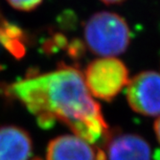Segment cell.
I'll use <instances>...</instances> for the list:
<instances>
[{
    "label": "cell",
    "instance_id": "cell-7",
    "mask_svg": "<svg viewBox=\"0 0 160 160\" xmlns=\"http://www.w3.org/2000/svg\"><path fill=\"white\" fill-rule=\"evenodd\" d=\"M33 143L25 129L16 126L0 127V160H29Z\"/></svg>",
    "mask_w": 160,
    "mask_h": 160
},
{
    "label": "cell",
    "instance_id": "cell-2",
    "mask_svg": "<svg viewBox=\"0 0 160 160\" xmlns=\"http://www.w3.org/2000/svg\"><path fill=\"white\" fill-rule=\"evenodd\" d=\"M83 37L91 53L103 58H114L126 52L132 34L124 18L105 11L94 13L87 19Z\"/></svg>",
    "mask_w": 160,
    "mask_h": 160
},
{
    "label": "cell",
    "instance_id": "cell-9",
    "mask_svg": "<svg viewBox=\"0 0 160 160\" xmlns=\"http://www.w3.org/2000/svg\"><path fill=\"white\" fill-rule=\"evenodd\" d=\"M13 8L22 12H31L38 8L43 0H6Z\"/></svg>",
    "mask_w": 160,
    "mask_h": 160
},
{
    "label": "cell",
    "instance_id": "cell-6",
    "mask_svg": "<svg viewBox=\"0 0 160 160\" xmlns=\"http://www.w3.org/2000/svg\"><path fill=\"white\" fill-rule=\"evenodd\" d=\"M105 146L107 160H152L149 143L136 134L108 132Z\"/></svg>",
    "mask_w": 160,
    "mask_h": 160
},
{
    "label": "cell",
    "instance_id": "cell-5",
    "mask_svg": "<svg viewBox=\"0 0 160 160\" xmlns=\"http://www.w3.org/2000/svg\"><path fill=\"white\" fill-rule=\"evenodd\" d=\"M46 160H107V155L77 135H62L50 141Z\"/></svg>",
    "mask_w": 160,
    "mask_h": 160
},
{
    "label": "cell",
    "instance_id": "cell-10",
    "mask_svg": "<svg viewBox=\"0 0 160 160\" xmlns=\"http://www.w3.org/2000/svg\"><path fill=\"white\" fill-rule=\"evenodd\" d=\"M154 132L156 133L158 141L160 142V116L157 118V120L154 123Z\"/></svg>",
    "mask_w": 160,
    "mask_h": 160
},
{
    "label": "cell",
    "instance_id": "cell-12",
    "mask_svg": "<svg viewBox=\"0 0 160 160\" xmlns=\"http://www.w3.org/2000/svg\"><path fill=\"white\" fill-rule=\"evenodd\" d=\"M33 160H41L40 158H35V159H33Z\"/></svg>",
    "mask_w": 160,
    "mask_h": 160
},
{
    "label": "cell",
    "instance_id": "cell-11",
    "mask_svg": "<svg viewBox=\"0 0 160 160\" xmlns=\"http://www.w3.org/2000/svg\"><path fill=\"white\" fill-rule=\"evenodd\" d=\"M102 2L105 3V4H108V5H113V4H121L127 0H101Z\"/></svg>",
    "mask_w": 160,
    "mask_h": 160
},
{
    "label": "cell",
    "instance_id": "cell-4",
    "mask_svg": "<svg viewBox=\"0 0 160 160\" xmlns=\"http://www.w3.org/2000/svg\"><path fill=\"white\" fill-rule=\"evenodd\" d=\"M127 99L135 112L147 115H160V74L144 71L134 76L127 85Z\"/></svg>",
    "mask_w": 160,
    "mask_h": 160
},
{
    "label": "cell",
    "instance_id": "cell-1",
    "mask_svg": "<svg viewBox=\"0 0 160 160\" xmlns=\"http://www.w3.org/2000/svg\"><path fill=\"white\" fill-rule=\"evenodd\" d=\"M8 92L35 115L42 128H51L60 121L91 144L108 132L100 105L92 99L82 72L75 67L62 65L48 73L27 77L11 84Z\"/></svg>",
    "mask_w": 160,
    "mask_h": 160
},
{
    "label": "cell",
    "instance_id": "cell-8",
    "mask_svg": "<svg viewBox=\"0 0 160 160\" xmlns=\"http://www.w3.org/2000/svg\"><path fill=\"white\" fill-rule=\"evenodd\" d=\"M24 32L6 20H0V42L16 58H20L25 52Z\"/></svg>",
    "mask_w": 160,
    "mask_h": 160
},
{
    "label": "cell",
    "instance_id": "cell-3",
    "mask_svg": "<svg viewBox=\"0 0 160 160\" xmlns=\"http://www.w3.org/2000/svg\"><path fill=\"white\" fill-rule=\"evenodd\" d=\"M89 93L106 102L112 101L128 83V70L116 58H101L91 62L84 71Z\"/></svg>",
    "mask_w": 160,
    "mask_h": 160
}]
</instances>
